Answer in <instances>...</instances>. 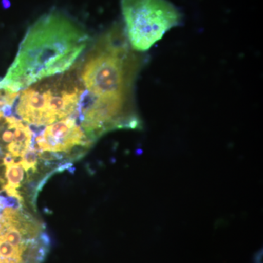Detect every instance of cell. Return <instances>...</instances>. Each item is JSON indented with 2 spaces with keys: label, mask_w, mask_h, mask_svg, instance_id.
I'll return each mask as SVG.
<instances>
[{
  "label": "cell",
  "mask_w": 263,
  "mask_h": 263,
  "mask_svg": "<svg viewBox=\"0 0 263 263\" xmlns=\"http://www.w3.org/2000/svg\"><path fill=\"white\" fill-rule=\"evenodd\" d=\"M20 162L25 171L28 172L29 171H32V173H35L38 162L37 151L31 147L22 155Z\"/></svg>",
  "instance_id": "52a82bcc"
},
{
  "label": "cell",
  "mask_w": 263,
  "mask_h": 263,
  "mask_svg": "<svg viewBox=\"0 0 263 263\" xmlns=\"http://www.w3.org/2000/svg\"><path fill=\"white\" fill-rule=\"evenodd\" d=\"M43 81L29 86L24 93L26 108L40 125L73 115L84 91L79 76L67 72Z\"/></svg>",
  "instance_id": "277c9868"
},
{
  "label": "cell",
  "mask_w": 263,
  "mask_h": 263,
  "mask_svg": "<svg viewBox=\"0 0 263 263\" xmlns=\"http://www.w3.org/2000/svg\"><path fill=\"white\" fill-rule=\"evenodd\" d=\"M135 51L120 26L99 38L79 71L85 98L133 103V86L143 64Z\"/></svg>",
  "instance_id": "7a4b0ae2"
},
{
  "label": "cell",
  "mask_w": 263,
  "mask_h": 263,
  "mask_svg": "<svg viewBox=\"0 0 263 263\" xmlns=\"http://www.w3.org/2000/svg\"><path fill=\"white\" fill-rule=\"evenodd\" d=\"M126 36L134 51L145 52L182 22L168 0H121Z\"/></svg>",
  "instance_id": "3957f363"
},
{
  "label": "cell",
  "mask_w": 263,
  "mask_h": 263,
  "mask_svg": "<svg viewBox=\"0 0 263 263\" xmlns=\"http://www.w3.org/2000/svg\"><path fill=\"white\" fill-rule=\"evenodd\" d=\"M93 143L71 116L43 129L33 138L32 148L38 153L60 154L72 160L83 157Z\"/></svg>",
  "instance_id": "5b68a950"
},
{
  "label": "cell",
  "mask_w": 263,
  "mask_h": 263,
  "mask_svg": "<svg viewBox=\"0 0 263 263\" xmlns=\"http://www.w3.org/2000/svg\"><path fill=\"white\" fill-rule=\"evenodd\" d=\"M89 35L60 13L44 15L26 33L0 89L19 92L38 81L68 70L89 43Z\"/></svg>",
  "instance_id": "6da1fadb"
},
{
  "label": "cell",
  "mask_w": 263,
  "mask_h": 263,
  "mask_svg": "<svg viewBox=\"0 0 263 263\" xmlns=\"http://www.w3.org/2000/svg\"><path fill=\"white\" fill-rule=\"evenodd\" d=\"M15 159L11 154L9 152H7L5 155V157L3 158V164L6 167V166L11 165L13 163H15Z\"/></svg>",
  "instance_id": "ba28073f"
},
{
  "label": "cell",
  "mask_w": 263,
  "mask_h": 263,
  "mask_svg": "<svg viewBox=\"0 0 263 263\" xmlns=\"http://www.w3.org/2000/svg\"><path fill=\"white\" fill-rule=\"evenodd\" d=\"M20 161L16 163L15 162L11 165L6 166L5 170V177L8 180V183L5 185L3 191H5L8 196L14 197L15 198H19L21 197L18 189L20 187L21 183L23 181L24 176V168Z\"/></svg>",
  "instance_id": "8992f818"
}]
</instances>
